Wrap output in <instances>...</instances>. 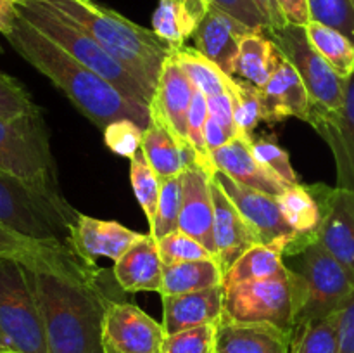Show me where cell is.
<instances>
[{
  "instance_id": "cell-1",
  "label": "cell",
  "mask_w": 354,
  "mask_h": 353,
  "mask_svg": "<svg viewBox=\"0 0 354 353\" xmlns=\"http://www.w3.org/2000/svg\"><path fill=\"white\" fill-rule=\"evenodd\" d=\"M6 38L24 61L47 76L75 104L76 109L100 130L121 118L137 121L142 128L149 127V106L128 99L116 87L86 66L80 64L57 44L21 17V14L14 30Z\"/></svg>"
},
{
  "instance_id": "cell-2",
  "label": "cell",
  "mask_w": 354,
  "mask_h": 353,
  "mask_svg": "<svg viewBox=\"0 0 354 353\" xmlns=\"http://www.w3.org/2000/svg\"><path fill=\"white\" fill-rule=\"evenodd\" d=\"M48 353H107L102 322L109 298L97 275L54 266H31Z\"/></svg>"
},
{
  "instance_id": "cell-3",
  "label": "cell",
  "mask_w": 354,
  "mask_h": 353,
  "mask_svg": "<svg viewBox=\"0 0 354 353\" xmlns=\"http://www.w3.org/2000/svg\"><path fill=\"white\" fill-rule=\"evenodd\" d=\"M92 35L147 93L156 92L162 64L171 48L152 30L142 28L116 10L93 0H44Z\"/></svg>"
},
{
  "instance_id": "cell-4",
  "label": "cell",
  "mask_w": 354,
  "mask_h": 353,
  "mask_svg": "<svg viewBox=\"0 0 354 353\" xmlns=\"http://www.w3.org/2000/svg\"><path fill=\"white\" fill-rule=\"evenodd\" d=\"M0 172L57 206L71 208L59 187L41 111L17 120H0Z\"/></svg>"
},
{
  "instance_id": "cell-5",
  "label": "cell",
  "mask_w": 354,
  "mask_h": 353,
  "mask_svg": "<svg viewBox=\"0 0 354 353\" xmlns=\"http://www.w3.org/2000/svg\"><path fill=\"white\" fill-rule=\"evenodd\" d=\"M19 14L45 37L57 44L62 51L68 52L73 59H76L80 64L92 69L100 78L116 87L128 99L149 106V97L140 83L75 21L44 0L19 2Z\"/></svg>"
},
{
  "instance_id": "cell-6",
  "label": "cell",
  "mask_w": 354,
  "mask_h": 353,
  "mask_svg": "<svg viewBox=\"0 0 354 353\" xmlns=\"http://www.w3.org/2000/svg\"><path fill=\"white\" fill-rule=\"evenodd\" d=\"M0 353H48L30 270L0 258Z\"/></svg>"
},
{
  "instance_id": "cell-7",
  "label": "cell",
  "mask_w": 354,
  "mask_h": 353,
  "mask_svg": "<svg viewBox=\"0 0 354 353\" xmlns=\"http://www.w3.org/2000/svg\"><path fill=\"white\" fill-rule=\"evenodd\" d=\"M299 255V269L292 270L297 305L294 329L341 311L354 294L353 273L320 242H311Z\"/></svg>"
},
{
  "instance_id": "cell-8",
  "label": "cell",
  "mask_w": 354,
  "mask_h": 353,
  "mask_svg": "<svg viewBox=\"0 0 354 353\" xmlns=\"http://www.w3.org/2000/svg\"><path fill=\"white\" fill-rule=\"evenodd\" d=\"M78 218L75 208H62L31 192L28 187L0 172V224L37 241L69 244Z\"/></svg>"
},
{
  "instance_id": "cell-9",
  "label": "cell",
  "mask_w": 354,
  "mask_h": 353,
  "mask_svg": "<svg viewBox=\"0 0 354 353\" xmlns=\"http://www.w3.org/2000/svg\"><path fill=\"white\" fill-rule=\"evenodd\" d=\"M296 307L294 272L287 266L280 275L225 289L223 318L245 324H268L292 334Z\"/></svg>"
},
{
  "instance_id": "cell-10",
  "label": "cell",
  "mask_w": 354,
  "mask_h": 353,
  "mask_svg": "<svg viewBox=\"0 0 354 353\" xmlns=\"http://www.w3.org/2000/svg\"><path fill=\"white\" fill-rule=\"evenodd\" d=\"M266 35L275 42L283 57L303 80L313 106L328 111L341 109L344 104V80L311 45L306 28L286 24L266 31Z\"/></svg>"
},
{
  "instance_id": "cell-11",
  "label": "cell",
  "mask_w": 354,
  "mask_h": 353,
  "mask_svg": "<svg viewBox=\"0 0 354 353\" xmlns=\"http://www.w3.org/2000/svg\"><path fill=\"white\" fill-rule=\"evenodd\" d=\"M214 182L225 190L232 203L237 206L244 220L251 225L252 230L258 234L261 244L273 246L286 255H299L304 249L299 235L287 225L279 201L275 196L259 192L237 183L230 176L218 170L213 176Z\"/></svg>"
},
{
  "instance_id": "cell-12",
  "label": "cell",
  "mask_w": 354,
  "mask_h": 353,
  "mask_svg": "<svg viewBox=\"0 0 354 353\" xmlns=\"http://www.w3.org/2000/svg\"><path fill=\"white\" fill-rule=\"evenodd\" d=\"M166 332L162 324L140 307L109 301L104 314L102 341L109 353H161Z\"/></svg>"
},
{
  "instance_id": "cell-13",
  "label": "cell",
  "mask_w": 354,
  "mask_h": 353,
  "mask_svg": "<svg viewBox=\"0 0 354 353\" xmlns=\"http://www.w3.org/2000/svg\"><path fill=\"white\" fill-rule=\"evenodd\" d=\"M308 123L334 154L337 185L354 192V73L344 80V104L339 111L311 107Z\"/></svg>"
},
{
  "instance_id": "cell-14",
  "label": "cell",
  "mask_w": 354,
  "mask_h": 353,
  "mask_svg": "<svg viewBox=\"0 0 354 353\" xmlns=\"http://www.w3.org/2000/svg\"><path fill=\"white\" fill-rule=\"evenodd\" d=\"M194 96H196V87L192 85L183 69L169 55L162 64L156 92L149 102V116H151V120L161 121L189 154L187 118H189V109ZM190 159H192V154H190Z\"/></svg>"
},
{
  "instance_id": "cell-15",
  "label": "cell",
  "mask_w": 354,
  "mask_h": 353,
  "mask_svg": "<svg viewBox=\"0 0 354 353\" xmlns=\"http://www.w3.org/2000/svg\"><path fill=\"white\" fill-rule=\"evenodd\" d=\"M315 190L324 210L317 241L354 277V192L324 183Z\"/></svg>"
},
{
  "instance_id": "cell-16",
  "label": "cell",
  "mask_w": 354,
  "mask_h": 353,
  "mask_svg": "<svg viewBox=\"0 0 354 353\" xmlns=\"http://www.w3.org/2000/svg\"><path fill=\"white\" fill-rule=\"evenodd\" d=\"M144 235L124 227L120 221L100 220L78 213V218L71 228L69 246L90 263H95L100 256L116 262Z\"/></svg>"
},
{
  "instance_id": "cell-17",
  "label": "cell",
  "mask_w": 354,
  "mask_h": 353,
  "mask_svg": "<svg viewBox=\"0 0 354 353\" xmlns=\"http://www.w3.org/2000/svg\"><path fill=\"white\" fill-rule=\"evenodd\" d=\"M213 227V179L196 165H189L182 173V210L178 230L197 239L214 255Z\"/></svg>"
},
{
  "instance_id": "cell-18",
  "label": "cell",
  "mask_w": 354,
  "mask_h": 353,
  "mask_svg": "<svg viewBox=\"0 0 354 353\" xmlns=\"http://www.w3.org/2000/svg\"><path fill=\"white\" fill-rule=\"evenodd\" d=\"M214 203V255L220 262L223 273L252 246L261 244L258 234L244 220L225 190L213 180Z\"/></svg>"
},
{
  "instance_id": "cell-19",
  "label": "cell",
  "mask_w": 354,
  "mask_h": 353,
  "mask_svg": "<svg viewBox=\"0 0 354 353\" xmlns=\"http://www.w3.org/2000/svg\"><path fill=\"white\" fill-rule=\"evenodd\" d=\"M162 298V327L166 334L218 324L223 318V286L207 287L183 294H166Z\"/></svg>"
},
{
  "instance_id": "cell-20",
  "label": "cell",
  "mask_w": 354,
  "mask_h": 353,
  "mask_svg": "<svg viewBox=\"0 0 354 353\" xmlns=\"http://www.w3.org/2000/svg\"><path fill=\"white\" fill-rule=\"evenodd\" d=\"M249 30L225 10L211 6L209 12L194 33V47L207 59L220 66L227 75H234V64L239 54V45Z\"/></svg>"
},
{
  "instance_id": "cell-21",
  "label": "cell",
  "mask_w": 354,
  "mask_h": 353,
  "mask_svg": "<svg viewBox=\"0 0 354 353\" xmlns=\"http://www.w3.org/2000/svg\"><path fill=\"white\" fill-rule=\"evenodd\" d=\"M259 90L266 123H279L290 116L308 123L313 102L303 80L287 59L280 62L266 85Z\"/></svg>"
},
{
  "instance_id": "cell-22",
  "label": "cell",
  "mask_w": 354,
  "mask_h": 353,
  "mask_svg": "<svg viewBox=\"0 0 354 353\" xmlns=\"http://www.w3.org/2000/svg\"><path fill=\"white\" fill-rule=\"evenodd\" d=\"M214 165L237 183L279 197L287 185L273 176L252 152V141L234 137L213 152Z\"/></svg>"
},
{
  "instance_id": "cell-23",
  "label": "cell",
  "mask_w": 354,
  "mask_h": 353,
  "mask_svg": "<svg viewBox=\"0 0 354 353\" xmlns=\"http://www.w3.org/2000/svg\"><path fill=\"white\" fill-rule=\"evenodd\" d=\"M162 270L165 263L159 255L158 241L151 234H145L114 262L113 275L127 293H161Z\"/></svg>"
},
{
  "instance_id": "cell-24",
  "label": "cell",
  "mask_w": 354,
  "mask_h": 353,
  "mask_svg": "<svg viewBox=\"0 0 354 353\" xmlns=\"http://www.w3.org/2000/svg\"><path fill=\"white\" fill-rule=\"evenodd\" d=\"M290 334L268 324H245L221 318L216 353H289Z\"/></svg>"
},
{
  "instance_id": "cell-25",
  "label": "cell",
  "mask_w": 354,
  "mask_h": 353,
  "mask_svg": "<svg viewBox=\"0 0 354 353\" xmlns=\"http://www.w3.org/2000/svg\"><path fill=\"white\" fill-rule=\"evenodd\" d=\"M209 0H159L152 14V31L171 51L183 47L209 12Z\"/></svg>"
},
{
  "instance_id": "cell-26",
  "label": "cell",
  "mask_w": 354,
  "mask_h": 353,
  "mask_svg": "<svg viewBox=\"0 0 354 353\" xmlns=\"http://www.w3.org/2000/svg\"><path fill=\"white\" fill-rule=\"evenodd\" d=\"M283 59L280 48L268 35L263 31H249L239 45L232 76L263 89Z\"/></svg>"
},
{
  "instance_id": "cell-27",
  "label": "cell",
  "mask_w": 354,
  "mask_h": 353,
  "mask_svg": "<svg viewBox=\"0 0 354 353\" xmlns=\"http://www.w3.org/2000/svg\"><path fill=\"white\" fill-rule=\"evenodd\" d=\"M277 201L287 225L299 235L304 248L317 241V234L324 220V210L315 185H304L301 182L289 185L277 197Z\"/></svg>"
},
{
  "instance_id": "cell-28",
  "label": "cell",
  "mask_w": 354,
  "mask_h": 353,
  "mask_svg": "<svg viewBox=\"0 0 354 353\" xmlns=\"http://www.w3.org/2000/svg\"><path fill=\"white\" fill-rule=\"evenodd\" d=\"M142 152L161 180L182 175L183 170L192 165L189 152L176 142L171 132L158 120H151L149 127L145 128Z\"/></svg>"
},
{
  "instance_id": "cell-29",
  "label": "cell",
  "mask_w": 354,
  "mask_h": 353,
  "mask_svg": "<svg viewBox=\"0 0 354 353\" xmlns=\"http://www.w3.org/2000/svg\"><path fill=\"white\" fill-rule=\"evenodd\" d=\"M223 284V270L216 258L165 265L161 296L183 294Z\"/></svg>"
},
{
  "instance_id": "cell-30",
  "label": "cell",
  "mask_w": 354,
  "mask_h": 353,
  "mask_svg": "<svg viewBox=\"0 0 354 353\" xmlns=\"http://www.w3.org/2000/svg\"><path fill=\"white\" fill-rule=\"evenodd\" d=\"M169 55L183 69V73L192 82L196 90H199L206 97L230 92L232 85L235 82L234 76L227 75L220 66H216L211 59L201 54L196 47H185L183 45L176 51H171Z\"/></svg>"
},
{
  "instance_id": "cell-31",
  "label": "cell",
  "mask_w": 354,
  "mask_h": 353,
  "mask_svg": "<svg viewBox=\"0 0 354 353\" xmlns=\"http://www.w3.org/2000/svg\"><path fill=\"white\" fill-rule=\"evenodd\" d=\"M287 270L283 253L273 246L256 244L244 253L227 272L223 273V289L252 280L270 279Z\"/></svg>"
},
{
  "instance_id": "cell-32",
  "label": "cell",
  "mask_w": 354,
  "mask_h": 353,
  "mask_svg": "<svg viewBox=\"0 0 354 353\" xmlns=\"http://www.w3.org/2000/svg\"><path fill=\"white\" fill-rule=\"evenodd\" d=\"M304 28L311 45L328 62V66L342 80L349 78L354 73V42L351 38L335 28L317 21H310Z\"/></svg>"
},
{
  "instance_id": "cell-33",
  "label": "cell",
  "mask_w": 354,
  "mask_h": 353,
  "mask_svg": "<svg viewBox=\"0 0 354 353\" xmlns=\"http://www.w3.org/2000/svg\"><path fill=\"white\" fill-rule=\"evenodd\" d=\"M289 353H341V311L297 325Z\"/></svg>"
},
{
  "instance_id": "cell-34",
  "label": "cell",
  "mask_w": 354,
  "mask_h": 353,
  "mask_svg": "<svg viewBox=\"0 0 354 353\" xmlns=\"http://www.w3.org/2000/svg\"><path fill=\"white\" fill-rule=\"evenodd\" d=\"M207 116H209L207 97L201 93L199 90H196V96L190 104L189 118H187V144H189L190 154H192V165H196L209 179H213L218 168L214 165L213 152L209 151L206 142Z\"/></svg>"
},
{
  "instance_id": "cell-35",
  "label": "cell",
  "mask_w": 354,
  "mask_h": 353,
  "mask_svg": "<svg viewBox=\"0 0 354 353\" xmlns=\"http://www.w3.org/2000/svg\"><path fill=\"white\" fill-rule=\"evenodd\" d=\"M228 96H230L232 106H234L237 135L248 138V141H252V134H254L259 121H265L261 90L248 82L235 80Z\"/></svg>"
},
{
  "instance_id": "cell-36",
  "label": "cell",
  "mask_w": 354,
  "mask_h": 353,
  "mask_svg": "<svg viewBox=\"0 0 354 353\" xmlns=\"http://www.w3.org/2000/svg\"><path fill=\"white\" fill-rule=\"evenodd\" d=\"M130 182L135 197H137L142 211L147 217L149 228H151L152 224H154L156 211H158V201L159 194H161V179L154 172V168L149 165L142 149L133 158H130Z\"/></svg>"
},
{
  "instance_id": "cell-37",
  "label": "cell",
  "mask_w": 354,
  "mask_h": 353,
  "mask_svg": "<svg viewBox=\"0 0 354 353\" xmlns=\"http://www.w3.org/2000/svg\"><path fill=\"white\" fill-rule=\"evenodd\" d=\"M180 210H182V175L161 180L158 211H156L154 224L149 228V234L158 241L178 230Z\"/></svg>"
},
{
  "instance_id": "cell-38",
  "label": "cell",
  "mask_w": 354,
  "mask_h": 353,
  "mask_svg": "<svg viewBox=\"0 0 354 353\" xmlns=\"http://www.w3.org/2000/svg\"><path fill=\"white\" fill-rule=\"evenodd\" d=\"M218 324L201 325L166 334L161 353H216Z\"/></svg>"
},
{
  "instance_id": "cell-39",
  "label": "cell",
  "mask_w": 354,
  "mask_h": 353,
  "mask_svg": "<svg viewBox=\"0 0 354 353\" xmlns=\"http://www.w3.org/2000/svg\"><path fill=\"white\" fill-rule=\"evenodd\" d=\"M158 248L165 265L216 258L206 246L201 244L197 239L190 237L182 230H175L171 234L165 235V237L158 239Z\"/></svg>"
},
{
  "instance_id": "cell-40",
  "label": "cell",
  "mask_w": 354,
  "mask_h": 353,
  "mask_svg": "<svg viewBox=\"0 0 354 353\" xmlns=\"http://www.w3.org/2000/svg\"><path fill=\"white\" fill-rule=\"evenodd\" d=\"M252 152H254L256 159L283 185L289 187L299 183L296 170L292 168V163H290V156L275 141H270V138H256L254 141L252 138Z\"/></svg>"
},
{
  "instance_id": "cell-41",
  "label": "cell",
  "mask_w": 354,
  "mask_h": 353,
  "mask_svg": "<svg viewBox=\"0 0 354 353\" xmlns=\"http://www.w3.org/2000/svg\"><path fill=\"white\" fill-rule=\"evenodd\" d=\"M311 21L335 28L354 42V7L351 0H308Z\"/></svg>"
},
{
  "instance_id": "cell-42",
  "label": "cell",
  "mask_w": 354,
  "mask_h": 353,
  "mask_svg": "<svg viewBox=\"0 0 354 353\" xmlns=\"http://www.w3.org/2000/svg\"><path fill=\"white\" fill-rule=\"evenodd\" d=\"M40 111L17 80L0 71V120H17Z\"/></svg>"
},
{
  "instance_id": "cell-43",
  "label": "cell",
  "mask_w": 354,
  "mask_h": 353,
  "mask_svg": "<svg viewBox=\"0 0 354 353\" xmlns=\"http://www.w3.org/2000/svg\"><path fill=\"white\" fill-rule=\"evenodd\" d=\"M102 132L104 144L114 154L124 156V158H133L142 149L145 128H142L137 121L121 118V120H116L107 125Z\"/></svg>"
},
{
  "instance_id": "cell-44",
  "label": "cell",
  "mask_w": 354,
  "mask_h": 353,
  "mask_svg": "<svg viewBox=\"0 0 354 353\" xmlns=\"http://www.w3.org/2000/svg\"><path fill=\"white\" fill-rule=\"evenodd\" d=\"M209 2L211 6L225 10L227 14L234 16L235 19L241 21L249 30L263 31V33L270 30L268 21L265 19L254 0H209Z\"/></svg>"
},
{
  "instance_id": "cell-45",
  "label": "cell",
  "mask_w": 354,
  "mask_h": 353,
  "mask_svg": "<svg viewBox=\"0 0 354 353\" xmlns=\"http://www.w3.org/2000/svg\"><path fill=\"white\" fill-rule=\"evenodd\" d=\"M207 109H209L211 120H214L220 127H223L225 132L232 138L237 137V127H235L234 120V106H232V99L228 93L207 97Z\"/></svg>"
},
{
  "instance_id": "cell-46",
  "label": "cell",
  "mask_w": 354,
  "mask_h": 353,
  "mask_svg": "<svg viewBox=\"0 0 354 353\" xmlns=\"http://www.w3.org/2000/svg\"><path fill=\"white\" fill-rule=\"evenodd\" d=\"M287 24H296V26H306L311 21L310 7L308 0H277Z\"/></svg>"
},
{
  "instance_id": "cell-47",
  "label": "cell",
  "mask_w": 354,
  "mask_h": 353,
  "mask_svg": "<svg viewBox=\"0 0 354 353\" xmlns=\"http://www.w3.org/2000/svg\"><path fill=\"white\" fill-rule=\"evenodd\" d=\"M341 353H354V294L341 310Z\"/></svg>"
},
{
  "instance_id": "cell-48",
  "label": "cell",
  "mask_w": 354,
  "mask_h": 353,
  "mask_svg": "<svg viewBox=\"0 0 354 353\" xmlns=\"http://www.w3.org/2000/svg\"><path fill=\"white\" fill-rule=\"evenodd\" d=\"M19 19V2L16 0H0V33L3 37L10 33Z\"/></svg>"
},
{
  "instance_id": "cell-49",
  "label": "cell",
  "mask_w": 354,
  "mask_h": 353,
  "mask_svg": "<svg viewBox=\"0 0 354 353\" xmlns=\"http://www.w3.org/2000/svg\"><path fill=\"white\" fill-rule=\"evenodd\" d=\"M254 3L258 6V9L261 10V14L265 16V19L268 21L270 30H277V28L286 26L287 21H286V17H283V14H282V10H280L279 2H277V0H254Z\"/></svg>"
},
{
  "instance_id": "cell-50",
  "label": "cell",
  "mask_w": 354,
  "mask_h": 353,
  "mask_svg": "<svg viewBox=\"0 0 354 353\" xmlns=\"http://www.w3.org/2000/svg\"><path fill=\"white\" fill-rule=\"evenodd\" d=\"M230 135L225 132L223 127H220V125L216 123L214 120H211L209 116H207V121H206V142H207V147H209L211 152H214L216 149H220L221 145L227 144L228 141H230Z\"/></svg>"
},
{
  "instance_id": "cell-51",
  "label": "cell",
  "mask_w": 354,
  "mask_h": 353,
  "mask_svg": "<svg viewBox=\"0 0 354 353\" xmlns=\"http://www.w3.org/2000/svg\"><path fill=\"white\" fill-rule=\"evenodd\" d=\"M16 2H26V0H16Z\"/></svg>"
},
{
  "instance_id": "cell-52",
  "label": "cell",
  "mask_w": 354,
  "mask_h": 353,
  "mask_svg": "<svg viewBox=\"0 0 354 353\" xmlns=\"http://www.w3.org/2000/svg\"><path fill=\"white\" fill-rule=\"evenodd\" d=\"M351 3H353V7H354V0H351Z\"/></svg>"
},
{
  "instance_id": "cell-53",
  "label": "cell",
  "mask_w": 354,
  "mask_h": 353,
  "mask_svg": "<svg viewBox=\"0 0 354 353\" xmlns=\"http://www.w3.org/2000/svg\"><path fill=\"white\" fill-rule=\"evenodd\" d=\"M107 353H109V352H107Z\"/></svg>"
}]
</instances>
